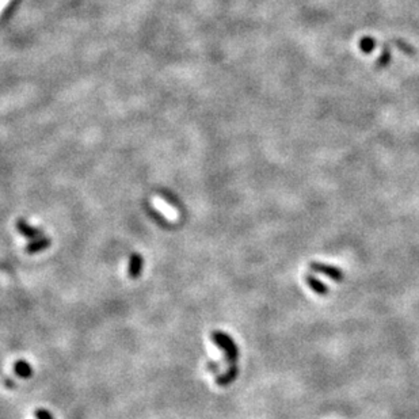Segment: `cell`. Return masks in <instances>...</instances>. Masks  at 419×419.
<instances>
[{
    "instance_id": "1",
    "label": "cell",
    "mask_w": 419,
    "mask_h": 419,
    "mask_svg": "<svg viewBox=\"0 0 419 419\" xmlns=\"http://www.w3.org/2000/svg\"><path fill=\"white\" fill-rule=\"evenodd\" d=\"M212 339L220 349L224 350L225 358L228 361L229 366L236 365L239 358V349L236 343L234 342V339L229 337L228 334L223 333V331H213Z\"/></svg>"
},
{
    "instance_id": "2",
    "label": "cell",
    "mask_w": 419,
    "mask_h": 419,
    "mask_svg": "<svg viewBox=\"0 0 419 419\" xmlns=\"http://www.w3.org/2000/svg\"><path fill=\"white\" fill-rule=\"evenodd\" d=\"M312 272L320 273V274H324L327 276L330 280H333L335 282H342L343 278H345V274L342 272L341 269L337 268V266H333V265H327V264H320V262H312L309 265Z\"/></svg>"
},
{
    "instance_id": "3",
    "label": "cell",
    "mask_w": 419,
    "mask_h": 419,
    "mask_svg": "<svg viewBox=\"0 0 419 419\" xmlns=\"http://www.w3.org/2000/svg\"><path fill=\"white\" fill-rule=\"evenodd\" d=\"M152 203H153V206H155L166 219H169V220L171 221H175L178 219L177 209L171 206V205H169L163 198H160V197L156 195V197L152 198Z\"/></svg>"
},
{
    "instance_id": "4",
    "label": "cell",
    "mask_w": 419,
    "mask_h": 419,
    "mask_svg": "<svg viewBox=\"0 0 419 419\" xmlns=\"http://www.w3.org/2000/svg\"><path fill=\"white\" fill-rule=\"evenodd\" d=\"M17 228L21 234L25 235V236H26L27 239H30V240H37V239L43 238V234L39 229H35L33 228V227H30L25 220L18 221Z\"/></svg>"
},
{
    "instance_id": "5",
    "label": "cell",
    "mask_w": 419,
    "mask_h": 419,
    "mask_svg": "<svg viewBox=\"0 0 419 419\" xmlns=\"http://www.w3.org/2000/svg\"><path fill=\"white\" fill-rule=\"evenodd\" d=\"M305 282H307V285L309 286L316 294H319V296H327V294H329V286L326 285L324 282L320 281V280H318V278L312 276V274H305Z\"/></svg>"
},
{
    "instance_id": "6",
    "label": "cell",
    "mask_w": 419,
    "mask_h": 419,
    "mask_svg": "<svg viewBox=\"0 0 419 419\" xmlns=\"http://www.w3.org/2000/svg\"><path fill=\"white\" fill-rule=\"evenodd\" d=\"M238 375H239L238 365H232V366H229L228 369H227L225 373H223V375H220V376L217 377L216 383L220 385V387H225V385L232 384V383L238 379Z\"/></svg>"
},
{
    "instance_id": "7",
    "label": "cell",
    "mask_w": 419,
    "mask_h": 419,
    "mask_svg": "<svg viewBox=\"0 0 419 419\" xmlns=\"http://www.w3.org/2000/svg\"><path fill=\"white\" fill-rule=\"evenodd\" d=\"M143 272V256L138 254H133L129 262V274L132 278H137Z\"/></svg>"
},
{
    "instance_id": "8",
    "label": "cell",
    "mask_w": 419,
    "mask_h": 419,
    "mask_svg": "<svg viewBox=\"0 0 419 419\" xmlns=\"http://www.w3.org/2000/svg\"><path fill=\"white\" fill-rule=\"evenodd\" d=\"M50 246V240L48 238H41L37 239V240H31V243H29L26 247V251L29 254H34V252H38V251H42L45 248H48Z\"/></svg>"
},
{
    "instance_id": "9",
    "label": "cell",
    "mask_w": 419,
    "mask_h": 419,
    "mask_svg": "<svg viewBox=\"0 0 419 419\" xmlns=\"http://www.w3.org/2000/svg\"><path fill=\"white\" fill-rule=\"evenodd\" d=\"M15 373L22 379H29L33 375V371H31L30 365L26 361H18L15 363Z\"/></svg>"
},
{
    "instance_id": "10",
    "label": "cell",
    "mask_w": 419,
    "mask_h": 419,
    "mask_svg": "<svg viewBox=\"0 0 419 419\" xmlns=\"http://www.w3.org/2000/svg\"><path fill=\"white\" fill-rule=\"evenodd\" d=\"M376 48V39L372 38V37H362L359 41V49L362 50L365 55H369L375 50Z\"/></svg>"
},
{
    "instance_id": "11",
    "label": "cell",
    "mask_w": 419,
    "mask_h": 419,
    "mask_svg": "<svg viewBox=\"0 0 419 419\" xmlns=\"http://www.w3.org/2000/svg\"><path fill=\"white\" fill-rule=\"evenodd\" d=\"M389 60H391V50L388 48H385L381 53V56L377 59V67L379 68H384L389 64Z\"/></svg>"
},
{
    "instance_id": "12",
    "label": "cell",
    "mask_w": 419,
    "mask_h": 419,
    "mask_svg": "<svg viewBox=\"0 0 419 419\" xmlns=\"http://www.w3.org/2000/svg\"><path fill=\"white\" fill-rule=\"evenodd\" d=\"M396 45H398L399 48H402L403 49V52H406L407 55H412V50H414V49L411 48V46H408V45H407L406 42H403V41H396Z\"/></svg>"
},
{
    "instance_id": "13",
    "label": "cell",
    "mask_w": 419,
    "mask_h": 419,
    "mask_svg": "<svg viewBox=\"0 0 419 419\" xmlns=\"http://www.w3.org/2000/svg\"><path fill=\"white\" fill-rule=\"evenodd\" d=\"M35 415H37V418H38V419H53L52 418V415L49 414L48 411H46V410H41V408H39V410L35 411Z\"/></svg>"
},
{
    "instance_id": "14",
    "label": "cell",
    "mask_w": 419,
    "mask_h": 419,
    "mask_svg": "<svg viewBox=\"0 0 419 419\" xmlns=\"http://www.w3.org/2000/svg\"><path fill=\"white\" fill-rule=\"evenodd\" d=\"M11 0H0V15L3 14V11L6 10V7L9 6V3Z\"/></svg>"
}]
</instances>
